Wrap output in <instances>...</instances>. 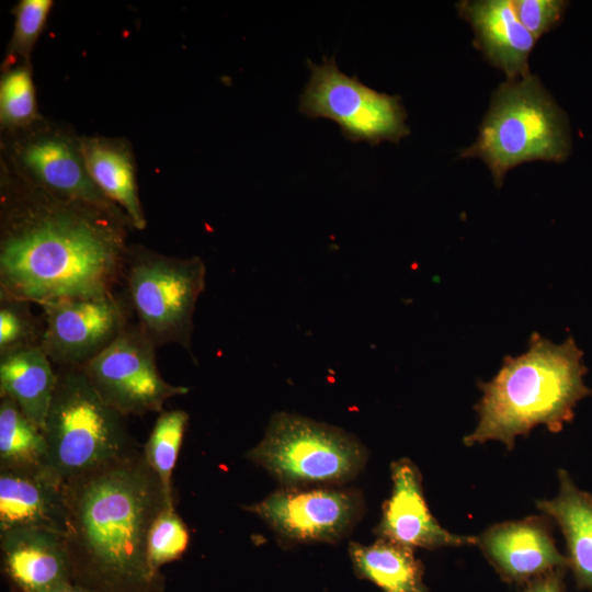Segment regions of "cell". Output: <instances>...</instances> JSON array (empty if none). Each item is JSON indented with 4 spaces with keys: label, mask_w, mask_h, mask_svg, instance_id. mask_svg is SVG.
I'll list each match as a JSON object with an SVG mask.
<instances>
[{
    "label": "cell",
    "mask_w": 592,
    "mask_h": 592,
    "mask_svg": "<svg viewBox=\"0 0 592 592\" xmlns=\"http://www.w3.org/2000/svg\"><path fill=\"white\" fill-rule=\"evenodd\" d=\"M127 224L35 186L2 200L0 299L48 303L115 293Z\"/></svg>",
    "instance_id": "obj_1"
},
{
    "label": "cell",
    "mask_w": 592,
    "mask_h": 592,
    "mask_svg": "<svg viewBox=\"0 0 592 592\" xmlns=\"http://www.w3.org/2000/svg\"><path fill=\"white\" fill-rule=\"evenodd\" d=\"M65 491L73 581L94 592H156L161 576L149 563L148 537L173 499L143 449L65 483Z\"/></svg>",
    "instance_id": "obj_2"
},
{
    "label": "cell",
    "mask_w": 592,
    "mask_h": 592,
    "mask_svg": "<svg viewBox=\"0 0 592 592\" xmlns=\"http://www.w3.org/2000/svg\"><path fill=\"white\" fill-rule=\"evenodd\" d=\"M582 356L572 338L555 344L534 332L526 352L505 356L498 374L479 384L478 423L464 443L494 440L511 449L515 437L539 424L560 431L572 420L578 401L592 392L583 382Z\"/></svg>",
    "instance_id": "obj_3"
},
{
    "label": "cell",
    "mask_w": 592,
    "mask_h": 592,
    "mask_svg": "<svg viewBox=\"0 0 592 592\" xmlns=\"http://www.w3.org/2000/svg\"><path fill=\"white\" fill-rule=\"evenodd\" d=\"M570 150L567 118L539 79L528 73L493 92L476 141L462 158H480L497 186L512 168L533 160L561 162Z\"/></svg>",
    "instance_id": "obj_4"
},
{
    "label": "cell",
    "mask_w": 592,
    "mask_h": 592,
    "mask_svg": "<svg viewBox=\"0 0 592 592\" xmlns=\"http://www.w3.org/2000/svg\"><path fill=\"white\" fill-rule=\"evenodd\" d=\"M45 419V469L62 483L139 448L123 414L99 396L80 367H57Z\"/></svg>",
    "instance_id": "obj_5"
},
{
    "label": "cell",
    "mask_w": 592,
    "mask_h": 592,
    "mask_svg": "<svg viewBox=\"0 0 592 592\" xmlns=\"http://www.w3.org/2000/svg\"><path fill=\"white\" fill-rule=\"evenodd\" d=\"M198 257L177 258L143 246L127 248L123 283L136 325L156 348L178 344L192 354L193 315L205 288Z\"/></svg>",
    "instance_id": "obj_6"
},
{
    "label": "cell",
    "mask_w": 592,
    "mask_h": 592,
    "mask_svg": "<svg viewBox=\"0 0 592 592\" xmlns=\"http://www.w3.org/2000/svg\"><path fill=\"white\" fill-rule=\"evenodd\" d=\"M284 488L340 485L354 478L366 449L345 431L286 412L275 413L262 441L247 455Z\"/></svg>",
    "instance_id": "obj_7"
},
{
    "label": "cell",
    "mask_w": 592,
    "mask_h": 592,
    "mask_svg": "<svg viewBox=\"0 0 592 592\" xmlns=\"http://www.w3.org/2000/svg\"><path fill=\"white\" fill-rule=\"evenodd\" d=\"M310 78L299 98V111L309 118L335 122L342 135L352 141L376 146L398 143L410 134L407 112L398 95L378 92L342 72L334 57L321 64L307 59Z\"/></svg>",
    "instance_id": "obj_8"
},
{
    "label": "cell",
    "mask_w": 592,
    "mask_h": 592,
    "mask_svg": "<svg viewBox=\"0 0 592 592\" xmlns=\"http://www.w3.org/2000/svg\"><path fill=\"white\" fill-rule=\"evenodd\" d=\"M156 349L129 322L113 343L80 368L104 402L124 417L162 412L168 399L186 395L189 388L162 378Z\"/></svg>",
    "instance_id": "obj_9"
},
{
    "label": "cell",
    "mask_w": 592,
    "mask_h": 592,
    "mask_svg": "<svg viewBox=\"0 0 592 592\" xmlns=\"http://www.w3.org/2000/svg\"><path fill=\"white\" fill-rule=\"evenodd\" d=\"M44 332L41 346L57 367H82L103 352L129 325L125 296L116 292L41 306Z\"/></svg>",
    "instance_id": "obj_10"
},
{
    "label": "cell",
    "mask_w": 592,
    "mask_h": 592,
    "mask_svg": "<svg viewBox=\"0 0 592 592\" xmlns=\"http://www.w3.org/2000/svg\"><path fill=\"white\" fill-rule=\"evenodd\" d=\"M363 498L354 489L282 488L248 508L286 543H335L356 524Z\"/></svg>",
    "instance_id": "obj_11"
},
{
    "label": "cell",
    "mask_w": 592,
    "mask_h": 592,
    "mask_svg": "<svg viewBox=\"0 0 592 592\" xmlns=\"http://www.w3.org/2000/svg\"><path fill=\"white\" fill-rule=\"evenodd\" d=\"M19 158L33 186L64 201L93 206L132 226L90 178L79 144L56 133L42 134L20 147Z\"/></svg>",
    "instance_id": "obj_12"
},
{
    "label": "cell",
    "mask_w": 592,
    "mask_h": 592,
    "mask_svg": "<svg viewBox=\"0 0 592 592\" xmlns=\"http://www.w3.org/2000/svg\"><path fill=\"white\" fill-rule=\"evenodd\" d=\"M391 494L375 528L378 538L426 549L477 544L476 537L453 534L434 519L424 498L421 474L410 459L391 464Z\"/></svg>",
    "instance_id": "obj_13"
},
{
    "label": "cell",
    "mask_w": 592,
    "mask_h": 592,
    "mask_svg": "<svg viewBox=\"0 0 592 592\" xmlns=\"http://www.w3.org/2000/svg\"><path fill=\"white\" fill-rule=\"evenodd\" d=\"M14 528H39L66 537L65 483L46 469H0V533Z\"/></svg>",
    "instance_id": "obj_14"
},
{
    "label": "cell",
    "mask_w": 592,
    "mask_h": 592,
    "mask_svg": "<svg viewBox=\"0 0 592 592\" xmlns=\"http://www.w3.org/2000/svg\"><path fill=\"white\" fill-rule=\"evenodd\" d=\"M3 570L21 592H50L73 581L65 537L39 528L0 533Z\"/></svg>",
    "instance_id": "obj_15"
},
{
    "label": "cell",
    "mask_w": 592,
    "mask_h": 592,
    "mask_svg": "<svg viewBox=\"0 0 592 592\" xmlns=\"http://www.w3.org/2000/svg\"><path fill=\"white\" fill-rule=\"evenodd\" d=\"M456 8L471 25L478 48L508 80L531 73L528 57L537 38L520 22L511 0H465Z\"/></svg>",
    "instance_id": "obj_16"
},
{
    "label": "cell",
    "mask_w": 592,
    "mask_h": 592,
    "mask_svg": "<svg viewBox=\"0 0 592 592\" xmlns=\"http://www.w3.org/2000/svg\"><path fill=\"white\" fill-rule=\"evenodd\" d=\"M477 544L504 577L516 581L539 577L568 562L537 517L496 524L477 538Z\"/></svg>",
    "instance_id": "obj_17"
},
{
    "label": "cell",
    "mask_w": 592,
    "mask_h": 592,
    "mask_svg": "<svg viewBox=\"0 0 592 592\" xmlns=\"http://www.w3.org/2000/svg\"><path fill=\"white\" fill-rule=\"evenodd\" d=\"M57 379L41 345L0 354V397L12 399L43 430Z\"/></svg>",
    "instance_id": "obj_18"
},
{
    "label": "cell",
    "mask_w": 592,
    "mask_h": 592,
    "mask_svg": "<svg viewBox=\"0 0 592 592\" xmlns=\"http://www.w3.org/2000/svg\"><path fill=\"white\" fill-rule=\"evenodd\" d=\"M537 506L560 526L576 579L580 587L592 591V494L577 488L560 470L558 494L538 501Z\"/></svg>",
    "instance_id": "obj_19"
},
{
    "label": "cell",
    "mask_w": 592,
    "mask_h": 592,
    "mask_svg": "<svg viewBox=\"0 0 592 592\" xmlns=\"http://www.w3.org/2000/svg\"><path fill=\"white\" fill-rule=\"evenodd\" d=\"M79 145L88 173L98 189L125 213L132 227L144 229L147 221L127 149L96 138L82 139Z\"/></svg>",
    "instance_id": "obj_20"
},
{
    "label": "cell",
    "mask_w": 592,
    "mask_h": 592,
    "mask_svg": "<svg viewBox=\"0 0 592 592\" xmlns=\"http://www.w3.org/2000/svg\"><path fill=\"white\" fill-rule=\"evenodd\" d=\"M349 553L356 574L384 592H428L413 548L378 538L365 546L351 542Z\"/></svg>",
    "instance_id": "obj_21"
},
{
    "label": "cell",
    "mask_w": 592,
    "mask_h": 592,
    "mask_svg": "<svg viewBox=\"0 0 592 592\" xmlns=\"http://www.w3.org/2000/svg\"><path fill=\"white\" fill-rule=\"evenodd\" d=\"M46 442L34 424L8 397H0V469L43 470Z\"/></svg>",
    "instance_id": "obj_22"
},
{
    "label": "cell",
    "mask_w": 592,
    "mask_h": 592,
    "mask_svg": "<svg viewBox=\"0 0 592 592\" xmlns=\"http://www.w3.org/2000/svg\"><path fill=\"white\" fill-rule=\"evenodd\" d=\"M189 414L181 409L160 412L143 447L146 462L158 476L166 494L172 496V473L179 456Z\"/></svg>",
    "instance_id": "obj_23"
},
{
    "label": "cell",
    "mask_w": 592,
    "mask_h": 592,
    "mask_svg": "<svg viewBox=\"0 0 592 592\" xmlns=\"http://www.w3.org/2000/svg\"><path fill=\"white\" fill-rule=\"evenodd\" d=\"M36 117L35 89L27 66L7 71L0 82V121L3 127H24Z\"/></svg>",
    "instance_id": "obj_24"
},
{
    "label": "cell",
    "mask_w": 592,
    "mask_h": 592,
    "mask_svg": "<svg viewBox=\"0 0 592 592\" xmlns=\"http://www.w3.org/2000/svg\"><path fill=\"white\" fill-rule=\"evenodd\" d=\"M190 533L186 524L175 512L174 505H166L153 521L148 537V560L151 568H159L179 559L186 550Z\"/></svg>",
    "instance_id": "obj_25"
},
{
    "label": "cell",
    "mask_w": 592,
    "mask_h": 592,
    "mask_svg": "<svg viewBox=\"0 0 592 592\" xmlns=\"http://www.w3.org/2000/svg\"><path fill=\"white\" fill-rule=\"evenodd\" d=\"M31 303L0 299V354L41 345L44 323L31 311Z\"/></svg>",
    "instance_id": "obj_26"
},
{
    "label": "cell",
    "mask_w": 592,
    "mask_h": 592,
    "mask_svg": "<svg viewBox=\"0 0 592 592\" xmlns=\"http://www.w3.org/2000/svg\"><path fill=\"white\" fill-rule=\"evenodd\" d=\"M52 5L50 0H22L16 5L13 35L9 47L13 58L30 56L44 29Z\"/></svg>",
    "instance_id": "obj_27"
},
{
    "label": "cell",
    "mask_w": 592,
    "mask_h": 592,
    "mask_svg": "<svg viewBox=\"0 0 592 592\" xmlns=\"http://www.w3.org/2000/svg\"><path fill=\"white\" fill-rule=\"evenodd\" d=\"M520 22L535 37L555 27L567 7L559 0H511Z\"/></svg>",
    "instance_id": "obj_28"
},
{
    "label": "cell",
    "mask_w": 592,
    "mask_h": 592,
    "mask_svg": "<svg viewBox=\"0 0 592 592\" xmlns=\"http://www.w3.org/2000/svg\"><path fill=\"white\" fill-rule=\"evenodd\" d=\"M560 569L539 576L525 592H565Z\"/></svg>",
    "instance_id": "obj_29"
},
{
    "label": "cell",
    "mask_w": 592,
    "mask_h": 592,
    "mask_svg": "<svg viewBox=\"0 0 592 592\" xmlns=\"http://www.w3.org/2000/svg\"><path fill=\"white\" fill-rule=\"evenodd\" d=\"M50 592H94V591L72 581V582L65 583L52 590Z\"/></svg>",
    "instance_id": "obj_30"
}]
</instances>
